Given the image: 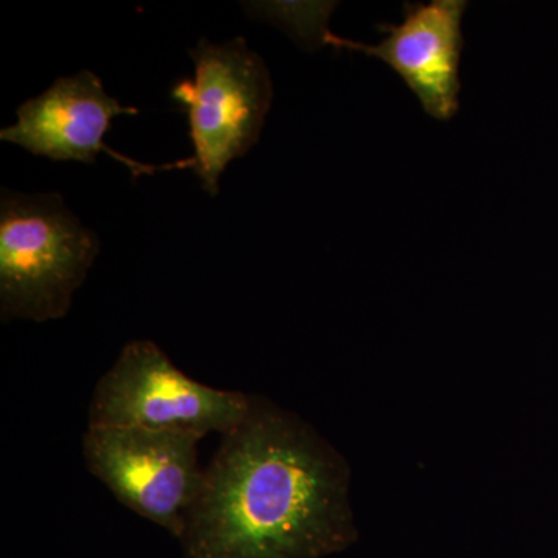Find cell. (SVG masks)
Masks as SVG:
<instances>
[{"label":"cell","instance_id":"1","mask_svg":"<svg viewBox=\"0 0 558 558\" xmlns=\"http://www.w3.org/2000/svg\"><path fill=\"white\" fill-rule=\"evenodd\" d=\"M348 469L300 418L252 396L205 468L183 558H323L354 539Z\"/></svg>","mask_w":558,"mask_h":558},{"label":"cell","instance_id":"7","mask_svg":"<svg viewBox=\"0 0 558 558\" xmlns=\"http://www.w3.org/2000/svg\"><path fill=\"white\" fill-rule=\"evenodd\" d=\"M468 3L435 0L411 5L405 21L388 28L381 43L362 44L326 32L323 43L362 51L391 65L414 92L422 108L436 120L453 119L459 108L461 22Z\"/></svg>","mask_w":558,"mask_h":558},{"label":"cell","instance_id":"6","mask_svg":"<svg viewBox=\"0 0 558 558\" xmlns=\"http://www.w3.org/2000/svg\"><path fill=\"white\" fill-rule=\"evenodd\" d=\"M137 113L138 109L128 108L110 97L94 72L83 70L58 78L44 94L22 102L16 123L3 128L0 140L54 161L95 163L98 154L106 153L130 168L135 179L160 170L193 167L191 159L154 167L110 149L105 135L112 120Z\"/></svg>","mask_w":558,"mask_h":558},{"label":"cell","instance_id":"4","mask_svg":"<svg viewBox=\"0 0 558 558\" xmlns=\"http://www.w3.org/2000/svg\"><path fill=\"white\" fill-rule=\"evenodd\" d=\"M250 407L252 396L201 384L178 368L159 344L132 340L95 385L87 425L205 438L238 427Z\"/></svg>","mask_w":558,"mask_h":558},{"label":"cell","instance_id":"2","mask_svg":"<svg viewBox=\"0 0 558 558\" xmlns=\"http://www.w3.org/2000/svg\"><path fill=\"white\" fill-rule=\"evenodd\" d=\"M60 193L3 190L0 199V319L64 318L100 253Z\"/></svg>","mask_w":558,"mask_h":558},{"label":"cell","instance_id":"3","mask_svg":"<svg viewBox=\"0 0 558 558\" xmlns=\"http://www.w3.org/2000/svg\"><path fill=\"white\" fill-rule=\"evenodd\" d=\"M190 57L194 76L179 80L171 95L189 116L191 170L215 197L227 167L258 143L274 87L266 62L242 36L223 44L201 39Z\"/></svg>","mask_w":558,"mask_h":558},{"label":"cell","instance_id":"5","mask_svg":"<svg viewBox=\"0 0 558 558\" xmlns=\"http://www.w3.org/2000/svg\"><path fill=\"white\" fill-rule=\"evenodd\" d=\"M201 436L130 427H90L83 435L87 470L124 508L180 539L205 469Z\"/></svg>","mask_w":558,"mask_h":558}]
</instances>
